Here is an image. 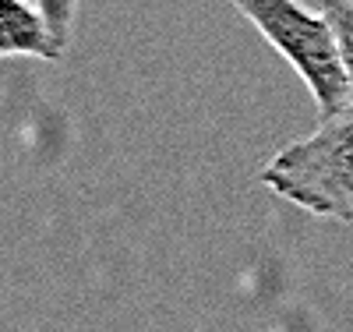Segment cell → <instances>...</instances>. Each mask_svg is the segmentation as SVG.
Returning <instances> with one entry per match:
<instances>
[{
    "instance_id": "6da1fadb",
    "label": "cell",
    "mask_w": 353,
    "mask_h": 332,
    "mask_svg": "<svg viewBox=\"0 0 353 332\" xmlns=\"http://www.w3.org/2000/svg\"><path fill=\"white\" fill-rule=\"evenodd\" d=\"M258 180L311 216L353 223V103L276 153Z\"/></svg>"
},
{
    "instance_id": "7a4b0ae2",
    "label": "cell",
    "mask_w": 353,
    "mask_h": 332,
    "mask_svg": "<svg viewBox=\"0 0 353 332\" xmlns=\"http://www.w3.org/2000/svg\"><path fill=\"white\" fill-rule=\"evenodd\" d=\"M233 8L301 75L318 106V117H332L353 103L350 78L325 14H311L301 0H233Z\"/></svg>"
},
{
    "instance_id": "3957f363",
    "label": "cell",
    "mask_w": 353,
    "mask_h": 332,
    "mask_svg": "<svg viewBox=\"0 0 353 332\" xmlns=\"http://www.w3.org/2000/svg\"><path fill=\"white\" fill-rule=\"evenodd\" d=\"M64 43L53 36L46 14L25 0H0V57L61 60Z\"/></svg>"
},
{
    "instance_id": "277c9868",
    "label": "cell",
    "mask_w": 353,
    "mask_h": 332,
    "mask_svg": "<svg viewBox=\"0 0 353 332\" xmlns=\"http://www.w3.org/2000/svg\"><path fill=\"white\" fill-rule=\"evenodd\" d=\"M321 14H325L339 57H343V68L350 78V92H353V0H321Z\"/></svg>"
},
{
    "instance_id": "5b68a950",
    "label": "cell",
    "mask_w": 353,
    "mask_h": 332,
    "mask_svg": "<svg viewBox=\"0 0 353 332\" xmlns=\"http://www.w3.org/2000/svg\"><path fill=\"white\" fill-rule=\"evenodd\" d=\"M39 11L46 14L53 36L68 46L71 43V28H74V14H78V0H39Z\"/></svg>"
}]
</instances>
